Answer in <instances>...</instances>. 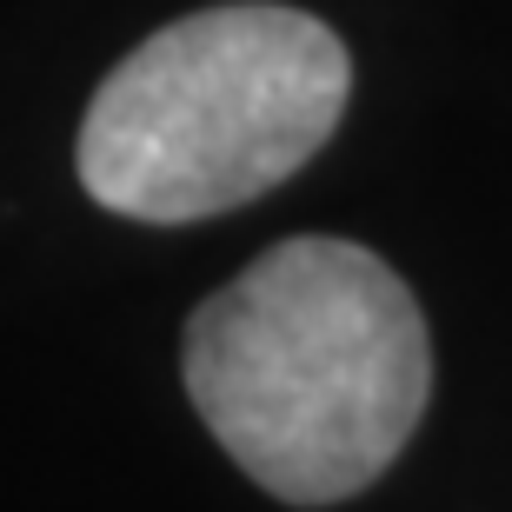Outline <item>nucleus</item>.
Wrapping results in <instances>:
<instances>
[{"instance_id": "f257e3e1", "label": "nucleus", "mask_w": 512, "mask_h": 512, "mask_svg": "<svg viewBox=\"0 0 512 512\" xmlns=\"http://www.w3.org/2000/svg\"><path fill=\"white\" fill-rule=\"evenodd\" d=\"M187 399L233 466L286 506H340L406 453L433 340L380 253L300 233L187 320Z\"/></svg>"}, {"instance_id": "f03ea898", "label": "nucleus", "mask_w": 512, "mask_h": 512, "mask_svg": "<svg viewBox=\"0 0 512 512\" xmlns=\"http://www.w3.org/2000/svg\"><path fill=\"white\" fill-rule=\"evenodd\" d=\"M353 60L326 20L233 0L160 27L80 120V187L107 213L187 227L233 213L333 140Z\"/></svg>"}]
</instances>
